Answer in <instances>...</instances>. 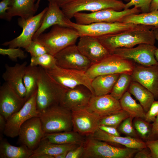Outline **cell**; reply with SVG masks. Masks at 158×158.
Returning <instances> with one entry per match:
<instances>
[{"label": "cell", "instance_id": "cell-36", "mask_svg": "<svg viewBox=\"0 0 158 158\" xmlns=\"http://www.w3.org/2000/svg\"><path fill=\"white\" fill-rule=\"evenodd\" d=\"M30 64L32 66H39L47 70L56 65V59L54 56L47 53L37 57H31Z\"/></svg>", "mask_w": 158, "mask_h": 158}, {"label": "cell", "instance_id": "cell-54", "mask_svg": "<svg viewBox=\"0 0 158 158\" xmlns=\"http://www.w3.org/2000/svg\"><path fill=\"white\" fill-rule=\"evenodd\" d=\"M68 152H66L54 156V158H66Z\"/></svg>", "mask_w": 158, "mask_h": 158}, {"label": "cell", "instance_id": "cell-46", "mask_svg": "<svg viewBox=\"0 0 158 158\" xmlns=\"http://www.w3.org/2000/svg\"><path fill=\"white\" fill-rule=\"evenodd\" d=\"M99 128L110 134L116 136H120L117 128L105 125H100L99 126Z\"/></svg>", "mask_w": 158, "mask_h": 158}, {"label": "cell", "instance_id": "cell-37", "mask_svg": "<svg viewBox=\"0 0 158 158\" xmlns=\"http://www.w3.org/2000/svg\"><path fill=\"white\" fill-rule=\"evenodd\" d=\"M144 119L135 118L133 126L137 133L144 139H147L152 136V125Z\"/></svg>", "mask_w": 158, "mask_h": 158}, {"label": "cell", "instance_id": "cell-1", "mask_svg": "<svg viewBox=\"0 0 158 158\" xmlns=\"http://www.w3.org/2000/svg\"><path fill=\"white\" fill-rule=\"evenodd\" d=\"M154 28L150 26L138 25L130 30L98 38L111 54L118 48H132L144 43L154 45L156 39Z\"/></svg>", "mask_w": 158, "mask_h": 158}, {"label": "cell", "instance_id": "cell-25", "mask_svg": "<svg viewBox=\"0 0 158 158\" xmlns=\"http://www.w3.org/2000/svg\"><path fill=\"white\" fill-rule=\"evenodd\" d=\"M90 135L96 139L106 142L120 144L126 147L139 150L147 147L145 142L139 139L128 136L123 137L111 135L99 128Z\"/></svg>", "mask_w": 158, "mask_h": 158}, {"label": "cell", "instance_id": "cell-49", "mask_svg": "<svg viewBox=\"0 0 158 158\" xmlns=\"http://www.w3.org/2000/svg\"><path fill=\"white\" fill-rule=\"evenodd\" d=\"M49 3L56 4L60 8L75 0H47Z\"/></svg>", "mask_w": 158, "mask_h": 158}, {"label": "cell", "instance_id": "cell-41", "mask_svg": "<svg viewBox=\"0 0 158 158\" xmlns=\"http://www.w3.org/2000/svg\"><path fill=\"white\" fill-rule=\"evenodd\" d=\"M152 1V0H130L125 4L124 9L129 8L133 6L140 9L142 13L149 12Z\"/></svg>", "mask_w": 158, "mask_h": 158}, {"label": "cell", "instance_id": "cell-14", "mask_svg": "<svg viewBox=\"0 0 158 158\" xmlns=\"http://www.w3.org/2000/svg\"><path fill=\"white\" fill-rule=\"evenodd\" d=\"M157 47L154 45L141 44L135 47L120 48L114 50L111 54H114L140 65L150 66L158 64L154 56Z\"/></svg>", "mask_w": 158, "mask_h": 158}, {"label": "cell", "instance_id": "cell-30", "mask_svg": "<svg viewBox=\"0 0 158 158\" xmlns=\"http://www.w3.org/2000/svg\"><path fill=\"white\" fill-rule=\"evenodd\" d=\"M119 22L158 28V10L148 13L130 14L123 18Z\"/></svg>", "mask_w": 158, "mask_h": 158}, {"label": "cell", "instance_id": "cell-42", "mask_svg": "<svg viewBox=\"0 0 158 158\" xmlns=\"http://www.w3.org/2000/svg\"><path fill=\"white\" fill-rule=\"evenodd\" d=\"M158 114V100H154L148 111L146 113L144 120L149 123L153 122Z\"/></svg>", "mask_w": 158, "mask_h": 158}, {"label": "cell", "instance_id": "cell-6", "mask_svg": "<svg viewBox=\"0 0 158 158\" xmlns=\"http://www.w3.org/2000/svg\"><path fill=\"white\" fill-rule=\"evenodd\" d=\"M135 66L131 60L111 54L99 62L92 64L85 73L92 80L102 75L122 73L131 75Z\"/></svg>", "mask_w": 158, "mask_h": 158}, {"label": "cell", "instance_id": "cell-23", "mask_svg": "<svg viewBox=\"0 0 158 158\" xmlns=\"http://www.w3.org/2000/svg\"><path fill=\"white\" fill-rule=\"evenodd\" d=\"M60 8L56 4L49 3L47 9L42 19L41 25L34 35L32 40L36 39L47 29L55 25L70 27L66 18Z\"/></svg>", "mask_w": 158, "mask_h": 158}, {"label": "cell", "instance_id": "cell-15", "mask_svg": "<svg viewBox=\"0 0 158 158\" xmlns=\"http://www.w3.org/2000/svg\"><path fill=\"white\" fill-rule=\"evenodd\" d=\"M45 134L39 117H33L21 126L18 135V142L21 145L34 150L38 147Z\"/></svg>", "mask_w": 158, "mask_h": 158}, {"label": "cell", "instance_id": "cell-32", "mask_svg": "<svg viewBox=\"0 0 158 158\" xmlns=\"http://www.w3.org/2000/svg\"><path fill=\"white\" fill-rule=\"evenodd\" d=\"M119 102L122 109L127 112L130 116L144 119L145 112L140 104L132 98L128 91L125 92Z\"/></svg>", "mask_w": 158, "mask_h": 158}, {"label": "cell", "instance_id": "cell-17", "mask_svg": "<svg viewBox=\"0 0 158 158\" xmlns=\"http://www.w3.org/2000/svg\"><path fill=\"white\" fill-rule=\"evenodd\" d=\"M77 45L80 51L92 64L99 62L111 54L97 37L80 36Z\"/></svg>", "mask_w": 158, "mask_h": 158}, {"label": "cell", "instance_id": "cell-22", "mask_svg": "<svg viewBox=\"0 0 158 158\" xmlns=\"http://www.w3.org/2000/svg\"><path fill=\"white\" fill-rule=\"evenodd\" d=\"M27 64L26 61L21 64L17 63L13 66L6 64L5 71L2 75L5 82L25 100L26 92L23 78Z\"/></svg>", "mask_w": 158, "mask_h": 158}, {"label": "cell", "instance_id": "cell-52", "mask_svg": "<svg viewBox=\"0 0 158 158\" xmlns=\"http://www.w3.org/2000/svg\"><path fill=\"white\" fill-rule=\"evenodd\" d=\"M153 29L154 33L155 39L158 42V28H154ZM154 56L155 59L158 63V47L157 48L155 51Z\"/></svg>", "mask_w": 158, "mask_h": 158}, {"label": "cell", "instance_id": "cell-21", "mask_svg": "<svg viewBox=\"0 0 158 158\" xmlns=\"http://www.w3.org/2000/svg\"><path fill=\"white\" fill-rule=\"evenodd\" d=\"M86 108L89 111L96 114L101 118L122 110L119 100L114 98L110 94L99 96L93 95Z\"/></svg>", "mask_w": 158, "mask_h": 158}, {"label": "cell", "instance_id": "cell-35", "mask_svg": "<svg viewBox=\"0 0 158 158\" xmlns=\"http://www.w3.org/2000/svg\"><path fill=\"white\" fill-rule=\"evenodd\" d=\"M130 116L127 112L122 110L101 118L99 121V125H105L117 128L124 120Z\"/></svg>", "mask_w": 158, "mask_h": 158}, {"label": "cell", "instance_id": "cell-57", "mask_svg": "<svg viewBox=\"0 0 158 158\" xmlns=\"http://www.w3.org/2000/svg\"><path fill=\"white\" fill-rule=\"evenodd\" d=\"M120 0V1H121V0Z\"/></svg>", "mask_w": 158, "mask_h": 158}, {"label": "cell", "instance_id": "cell-18", "mask_svg": "<svg viewBox=\"0 0 158 158\" xmlns=\"http://www.w3.org/2000/svg\"><path fill=\"white\" fill-rule=\"evenodd\" d=\"M132 81L138 83L158 98V64L135 65L131 74Z\"/></svg>", "mask_w": 158, "mask_h": 158}, {"label": "cell", "instance_id": "cell-44", "mask_svg": "<svg viewBox=\"0 0 158 158\" xmlns=\"http://www.w3.org/2000/svg\"><path fill=\"white\" fill-rule=\"evenodd\" d=\"M83 144L80 145L67 153L66 158H81L84 151Z\"/></svg>", "mask_w": 158, "mask_h": 158}, {"label": "cell", "instance_id": "cell-5", "mask_svg": "<svg viewBox=\"0 0 158 158\" xmlns=\"http://www.w3.org/2000/svg\"><path fill=\"white\" fill-rule=\"evenodd\" d=\"M83 144V158H130L139 150L127 147L121 148L106 142L87 136Z\"/></svg>", "mask_w": 158, "mask_h": 158}, {"label": "cell", "instance_id": "cell-10", "mask_svg": "<svg viewBox=\"0 0 158 158\" xmlns=\"http://www.w3.org/2000/svg\"><path fill=\"white\" fill-rule=\"evenodd\" d=\"M140 9L134 7L131 8L117 11L112 9H106L90 13L79 12L74 16L76 23L87 25L94 23H115L119 22L123 18L128 15L138 14Z\"/></svg>", "mask_w": 158, "mask_h": 158}, {"label": "cell", "instance_id": "cell-26", "mask_svg": "<svg viewBox=\"0 0 158 158\" xmlns=\"http://www.w3.org/2000/svg\"><path fill=\"white\" fill-rule=\"evenodd\" d=\"M120 74L98 76L91 81L94 95L99 96L110 94Z\"/></svg>", "mask_w": 158, "mask_h": 158}, {"label": "cell", "instance_id": "cell-45", "mask_svg": "<svg viewBox=\"0 0 158 158\" xmlns=\"http://www.w3.org/2000/svg\"><path fill=\"white\" fill-rule=\"evenodd\" d=\"M12 0H2L0 2V18L5 19L6 12Z\"/></svg>", "mask_w": 158, "mask_h": 158}, {"label": "cell", "instance_id": "cell-7", "mask_svg": "<svg viewBox=\"0 0 158 158\" xmlns=\"http://www.w3.org/2000/svg\"><path fill=\"white\" fill-rule=\"evenodd\" d=\"M125 4L118 0H75L61 8L65 16L70 20L76 13L82 11L92 12L109 8L122 11L124 9Z\"/></svg>", "mask_w": 158, "mask_h": 158}, {"label": "cell", "instance_id": "cell-43", "mask_svg": "<svg viewBox=\"0 0 158 158\" xmlns=\"http://www.w3.org/2000/svg\"><path fill=\"white\" fill-rule=\"evenodd\" d=\"M145 143L150 151L152 158H158V139L147 140Z\"/></svg>", "mask_w": 158, "mask_h": 158}, {"label": "cell", "instance_id": "cell-20", "mask_svg": "<svg viewBox=\"0 0 158 158\" xmlns=\"http://www.w3.org/2000/svg\"><path fill=\"white\" fill-rule=\"evenodd\" d=\"M93 95L86 86L79 85L73 88L67 89L60 105L71 111L86 107Z\"/></svg>", "mask_w": 158, "mask_h": 158}, {"label": "cell", "instance_id": "cell-9", "mask_svg": "<svg viewBox=\"0 0 158 158\" xmlns=\"http://www.w3.org/2000/svg\"><path fill=\"white\" fill-rule=\"evenodd\" d=\"M68 23L70 27L77 30L80 37L89 36L97 38L130 30L138 25L119 22H97L87 25H80L72 22L70 20H68Z\"/></svg>", "mask_w": 158, "mask_h": 158}, {"label": "cell", "instance_id": "cell-19", "mask_svg": "<svg viewBox=\"0 0 158 158\" xmlns=\"http://www.w3.org/2000/svg\"><path fill=\"white\" fill-rule=\"evenodd\" d=\"M6 82L0 87V114L6 119L20 110L26 102Z\"/></svg>", "mask_w": 158, "mask_h": 158}, {"label": "cell", "instance_id": "cell-55", "mask_svg": "<svg viewBox=\"0 0 158 158\" xmlns=\"http://www.w3.org/2000/svg\"><path fill=\"white\" fill-rule=\"evenodd\" d=\"M41 0H37V2L36 3V7L37 10L39 6Z\"/></svg>", "mask_w": 158, "mask_h": 158}, {"label": "cell", "instance_id": "cell-24", "mask_svg": "<svg viewBox=\"0 0 158 158\" xmlns=\"http://www.w3.org/2000/svg\"><path fill=\"white\" fill-rule=\"evenodd\" d=\"M36 0H12L6 12L5 20L10 21L13 17L19 16L27 20L35 16L37 9Z\"/></svg>", "mask_w": 158, "mask_h": 158}, {"label": "cell", "instance_id": "cell-48", "mask_svg": "<svg viewBox=\"0 0 158 158\" xmlns=\"http://www.w3.org/2000/svg\"><path fill=\"white\" fill-rule=\"evenodd\" d=\"M6 120L4 117L0 114V140L3 138V135L6 125Z\"/></svg>", "mask_w": 158, "mask_h": 158}, {"label": "cell", "instance_id": "cell-27", "mask_svg": "<svg viewBox=\"0 0 158 158\" xmlns=\"http://www.w3.org/2000/svg\"><path fill=\"white\" fill-rule=\"evenodd\" d=\"M49 142L61 144H84L86 138L78 133L72 130L68 131L46 133L43 138Z\"/></svg>", "mask_w": 158, "mask_h": 158}, {"label": "cell", "instance_id": "cell-13", "mask_svg": "<svg viewBox=\"0 0 158 158\" xmlns=\"http://www.w3.org/2000/svg\"><path fill=\"white\" fill-rule=\"evenodd\" d=\"M56 65L62 68L86 72L92 64L75 44L69 46L54 56Z\"/></svg>", "mask_w": 158, "mask_h": 158}, {"label": "cell", "instance_id": "cell-8", "mask_svg": "<svg viewBox=\"0 0 158 158\" xmlns=\"http://www.w3.org/2000/svg\"><path fill=\"white\" fill-rule=\"evenodd\" d=\"M37 89L35 91L18 111L9 116L6 120L4 135L14 138L18 136L22 125L29 119L39 116L40 113L37 106Z\"/></svg>", "mask_w": 158, "mask_h": 158}, {"label": "cell", "instance_id": "cell-3", "mask_svg": "<svg viewBox=\"0 0 158 158\" xmlns=\"http://www.w3.org/2000/svg\"><path fill=\"white\" fill-rule=\"evenodd\" d=\"M79 37L78 32L74 28L55 25L48 32L41 34L35 39L45 47L48 53L54 56L66 47L75 44Z\"/></svg>", "mask_w": 158, "mask_h": 158}, {"label": "cell", "instance_id": "cell-39", "mask_svg": "<svg viewBox=\"0 0 158 158\" xmlns=\"http://www.w3.org/2000/svg\"><path fill=\"white\" fill-rule=\"evenodd\" d=\"M0 54L3 56H7L10 59L14 61H17L18 58L23 59L27 57L24 51L19 47L6 49L0 48Z\"/></svg>", "mask_w": 158, "mask_h": 158}, {"label": "cell", "instance_id": "cell-31", "mask_svg": "<svg viewBox=\"0 0 158 158\" xmlns=\"http://www.w3.org/2000/svg\"><path fill=\"white\" fill-rule=\"evenodd\" d=\"M79 145L52 143L43 138L38 147L33 150V154L42 153L54 156L75 149Z\"/></svg>", "mask_w": 158, "mask_h": 158}, {"label": "cell", "instance_id": "cell-2", "mask_svg": "<svg viewBox=\"0 0 158 158\" xmlns=\"http://www.w3.org/2000/svg\"><path fill=\"white\" fill-rule=\"evenodd\" d=\"M39 66L37 79V106L40 112L53 106L60 104L67 88L57 82Z\"/></svg>", "mask_w": 158, "mask_h": 158}, {"label": "cell", "instance_id": "cell-34", "mask_svg": "<svg viewBox=\"0 0 158 158\" xmlns=\"http://www.w3.org/2000/svg\"><path fill=\"white\" fill-rule=\"evenodd\" d=\"M132 81L130 74H120L110 94L114 98L119 100L127 91Z\"/></svg>", "mask_w": 158, "mask_h": 158}, {"label": "cell", "instance_id": "cell-28", "mask_svg": "<svg viewBox=\"0 0 158 158\" xmlns=\"http://www.w3.org/2000/svg\"><path fill=\"white\" fill-rule=\"evenodd\" d=\"M33 154L25 145H13L4 138L0 140V158H30Z\"/></svg>", "mask_w": 158, "mask_h": 158}, {"label": "cell", "instance_id": "cell-16", "mask_svg": "<svg viewBox=\"0 0 158 158\" xmlns=\"http://www.w3.org/2000/svg\"><path fill=\"white\" fill-rule=\"evenodd\" d=\"M71 111L73 131L87 136L93 134L99 128L101 118L89 111L86 107Z\"/></svg>", "mask_w": 158, "mask_h": 158}, {"label": "cell", "instance_id": "cell-50", "mask_svg": "<svg viewBox=\"0 0 158 158\" xmlns=\"http://www.w3.org/2000/svg\"><path fill=\"white\" fill-rule=\"evenodd\" d=\"M152 136H158V114L152 125Z\"/></svg>", "mask_w": 158, "mask_h": 158}, {"label": "cell", "instance_id": "cell-56", "mask_svg": "<svg viewBox=\"0 0 158 158\" xmlns=\"http://www.w3.org/2000/svg\"><path fill=\"white\" fill-rule=\"evenodd\" d=\"M124 1H129L130 0H124Z\"/></svg>", "mask_w": 158, "mask_h": 158}, {"label": "cell", "instance_id": "cell-11", "mask_svg": "<svg viewBox=\"0 0 158 158\" xmlns=\"http://www.w3.org/2000/svg\"><path fill=\"white\" fill-rule=\"evenodd\" d=\"M45 70L52 78L63 86L71 89L79 85H84L94 95L91 86L92 80L87 76L85 72L63 68L56 65Z\"/></svg>", "mask_w": 158, "mask_h": 158}, {"label": "cell", "instance_id": "cell-40", "mask_svg": "<svg viewBox=\"0 0 158 158\" xmlns=\"http://www.w3.org/2000/svg\"><path fill=\"white\" fill-rule=\"evenodd\" d=\"M25 50L31 57H37L48 53L45 47L36 39L32 40Z\"/></svg>", "mask_w": 158, "mask_h": 158}, {"label": "cell", "instance_id": "cell-33", "mask_svg": "<svg viewBox=\"0 0 158 158\" xmlns=\"http://www.w3.org/2000/svg\"><path fill=\"white\" fill-rule=\"evenodd\" d=\"M39 70V66H32L29 64L26 67L23 78L26 92V101L37 89Z\"/></svg>", "mask_w": 158, "mask_h": 158}, {"label": "cell", "instance_id": "cell-38", "mask_svg": "<svg viewBox=\"0 0 158 158\" xmlns=\"http://www.w3.org/2000/svg\"><path fill=\"white\" fill-rule=\"evenodd\" d=\"M134 118L129 116L124 120L118 127V130L127 136L136 138L137 133L133 124Z\"/></svg>", "mask_w": 158, "mask_h": 158}, {"label": "cell", "instance_id": "cell-47", "mask_svg": "<svg viewBox=\"0 0 158 158\" xmlns=\"http://www.w3.org/2000/svg\"><path fill=\"white\" fill-rule=\"evenodd\" d=\"M135 158H152L149 149L147 147L139 150L135 154Z\"/></svg>", "mask_w": 158, "mask_h": 158}, {"label": "cell", "instance_id": "cell-53", "mask_svg": "<svg viewBox=\"0 0 158 158\" xmlns=\"http://www.w3.org/2000/svg\"><path fill=\"white\" fill-rule=\"evenodd\" d=\"M158 10V0H152L150 11Z\"/></svg>", "mask_w": 158, "mask_h": 158}, {"label": "cell", "instance_id": "cell-12", "mask_svg": "<svg viewBox=\"0 0 158 158\" xmlns=\"http://www.w3.org/2000/svg\"><path fill=\"white\" fill-rule=\"evenodd\" d=\"M47 7L40 13L30 19L25 20L19 18L18 20V25L23 28L21 34L17 37L1 45L9 48H22L25 49L32 40L33 37L40 27L44 15Z\"/></svg>", "mask_w": 158, "mask_h": 158}, {"label": "cell", "instance_id": "cell-29", "mask_svg": "<svg viewBox=\"0 0 158 158\" xmlns=\"http://www.w3.org/2000/svg\"><path fill=\"white\" fill-rule=\"evenodd\" d=\"M128 90L138 101L145 112H147L155 100L153 94L142 85L133 81L131 82Z\"/></svg>", "mask_w": 158, "mask_h": 158}, {"label": "cell", "instance_id": "cell-4", "mask_svg": "<svg viewBox=\"0 0 158 158\" xmlns=\"http://www.w3.org/2000/svg\"><path fill=\"white\" fill-rule=\"evenodd\" d=\"M39 117L45 134L73 130L71 111L60 104L40 112Z\"/></svg>", "mask_w": 158, "mask_h": 158}, {"label": "cell", "instance_id": "cell-51", "mask_svg": "<svg viewBox=\"0 0 158 158\" xmlns=\"http://www.w3.org/2000/svg\"><path fill=\"white\" fill-rule=\"evenodd\" d=\"M30 158H54L53 156L42 153L33 154Z\"/></svg>", "mask_w": 158, "mask_h": 158}]
</instances>
